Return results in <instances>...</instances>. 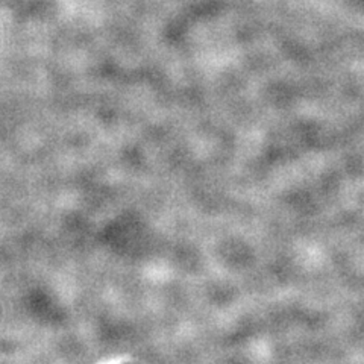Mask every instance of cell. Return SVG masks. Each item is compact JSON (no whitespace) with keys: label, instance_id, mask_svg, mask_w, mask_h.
Returning <instances> with one entry per match:
<instances>
[]
</instances>
